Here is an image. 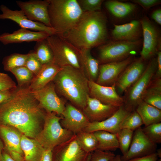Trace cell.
Instances as JSON below:
<instances>
[{
    "label": "cell",
    "instance_id": "1",
    "mask_svg": "<svg viewBox=\"0 0 161 161\" xmlns=\"http://www.w3.org/2000/svg\"><path fill=\"white\" fill-rule=\"evenodd\" d=\"M46 113L28 87H20L0 107V125L13 127L36 139L42 129Z\"/></svg>",
    "mask_w": 161,
    "mask_h": 161
},
{
    "label": "cell",
    "instance_id": "2",
    "mask_svg": "<svg viewBox=\"0 0 161 161\" xmlns=\"http://www.w3.org/2000/svg\"><path fill=\"white\" fill-rule=\"evenodd\" d=\"M107 21L101 11L84 12L75 26L61 37L79 50H90L106 42Z\"/></svg>",
    "mask_w": 161,
    "mask_h": 161
},
{
    "label": "cell",
    "instance_id": "3",
    "mask_svg": "<svg viewBox=\"0 0 161 161\" xmlns=\"http://www.w3.org/2000/svg\"><path fill=\"white\" fill-rule=\"evenodd\" d=\"M89 81L81 70L66 66L62 67L53 81L56 91L82 110L89 95Z\"/></svg>",
    "mask_w": 161,
    "mask_h": 161
},
{
    "label": "cell",
    "instance_id": "4",
    "mask_svg": "<svg viewBox=\"0 0 161 161\" xmlns=\"http://www.w3.org/2000/svg\"><path fill=\"white\" fill-rule=\"evenodd\" d=\"M51 27L61 37L76 24L83 11L76 0H49Z\"/></svg>",
    "mask_w": 161,
    "mask_h": 161
},
{
    "label": "cell",
    "instance_id": "5",
    "mask_svg": "<svg viewBox=\"0 0 161 161\" xmlns=\"http://www.w3.org/2000/svg\"><path fill=\"white\" fill-rule=\"evenodd\" d=\"M57 114L54 112H46L42 129L35 139L45 149L53 150L74 134L61 126L60 121L62 117Z\"/></svg>",
    "mask_w": 161,
    "mask_h": 161
},
{
    "label": "cell",
    "instance_id": "6",
    "mask_svg": "<svg viewBox=\"0 0 161 161\" xmlns=\"http://www.w3.org/2000/svg\"><path fill=\"white\" fill-rule=\"evenodd\" d=\"M46 39L52 51L55 64L61 68L71 66L81 70L80 50L55 35H49Z\"/></svg>",
    "mask_w": 161,
    "mask_h": 161
},
{
    "label": "cell",
    "instance_id": "7",
    "mask_svg": "<svg viewBox=\"0 0 161 161\" xmlns=\"http://www.w3.org/2000/svg\"><path fill=\"white\" fill-rule=\"evenodd\" d=\"M157 58L151 59L143 73L138 79L126 92L123 106L131 112L135 110L143 100V95L157 69Z\"/></svg>",
    "mask_w": 161,
    "mask_h": 161
},
{
    "label": "cell",
    "instance_id": "8",
    "mask_svg": "<svg viewBox=\"0 0 161 161\" xmlns=\"http://www.w3.org/2000/svg\"><path fill=\"white\" fill-rule=\"evenodd\" d=\"M142 44L141 39L134 41L112 40L99 47L98 60L102 64L121 61L135 52Z\"/></svg>",
    "mask_w": 161,
    "mask_h": 161
},
{
    "label": "cell",
    "instance_id": "9",
    "mask_svg": "<svg viewBox=\"0 0 161 161\" xmlns=\"http://www.w3.org/2000/svg\"><path fill=\"white\" fill-rule=\"evenodd\" d=\"M140 21L143 37L140 57L147 61L154 58L158 51H161L160 35L157 28L148 17L144 16Z\"/></svg>",
    "mask_w": 161,
    "mask_h": 161
},
{
    "label": "cell",
    "instance_id": "10",
    "mask_svg": "<svg viewBox=\"0 0 161 161\" xmlns=\"http://www.w3.org/2000/svg\"><path fill=\"white\" fill-rule=\"evenodd\" d=\"M32 92L40 106L46 112L62 115L66 104L57 95L53 81L41 89Z\"/></svg>",
    "mask_w": 161,
    "mask_h": 161
},
{
    "label": "cell",
    "instance_id": "11",
    "mask_svg": "<svg viewBox=\"0 0 161 161\" xmlns=\"http://www.w3.org/2000/svg\"><path fill=\"white\" fill-rule=\"evenodd\" d=\"M134 131L129 150L126 154L120 156L121 161H128L156 152L157 144L147 137L141 127Z\"/></svg>",
    "mask_w": 161,
    "mask_h": 161
},
{
    "label": "cell",
    "instance_id": "12",
    "mask_svg": "<svg viewBox=\"0 0 161 161\" xmlns=\"http://www.w3.org/2000/svg\"><path fill=\"white\" fill-rule=\"evenodd\" d=\"M89 154L80 147L74 134L69 140L53 149V161H86Z\"/></svg>",
    "mask_w": 161,
    "mask_h": 161
},
{
    "label": "cell",
    "instance_id": "13",
    "mask_svg": "<svg viewBox=\"0 0 161 161\" xmlns=\"http://www.w3.org/2000/svg\"><path fill=\"white\" fill-rule=\"evenodd\" d=\"M0 10L1 12L0 14V19L12 20L22 28L45 32L50 35L56 34L55 31L52 28L30 20L21 10H13L3 4L0 6Z\"/></svg>",
    "mask_w": 161,
    "mask_h": 161
},
{
    "label": "cell",
    "instance_id": "14",
    "mask_svg": "<svg viewBox=\"0 0 161 161\" xmlns=\"http://www.w3.org/2000/svg\"><path fill=\"white\" fill-rule=\"evenodd\" d=\"M16 3L29 19L52 27L48 10L49 0L17 1Z\"/></svg>",
    "mask_w": 161,
    "mask_h": 161
},
{
    "label": "cell",
    "instance_id": "15",
    "mask_svg": "<svg viewBox=\"0 0 161 161\" xmlns=\"http://www.w3.org/2000/svg\"><path fill=\"white\" fill-rule=\"evenodd\" d=\"M146 61L140 57L134 59L126 67L114 84L117 92H126L138 79L146 68Z\"/></svg>",
    "mask_w": 161,
    "mask_h": 161
},
{
    "label": "cell",
    "instance_id": "16",
    "mask_svg": "<svg viewBox=\"0 0 161 161\" xmlns=\"http://www.w3.org/2000/svg\"><path fill=\"white\" fill-rule=\"evenodd\" d=\"M22 134L16 128L0 125V136L4 144V149L15 161H25L20 145Z\"/></svg>",
    "mask_w": 161,
    "mask_h": 161
},
{
    "label": "cell",
    "instance_id": "17",
    "mask_svg": "<svg viewBox=\"0 0 161 161\" xmlns=\"http://www.w3.org/2000/svg\"><path fill=\"white\" fill-rule=\"evenodd\" d=\"M132 55L123 60L102 64L99 66L98 76L96 83L105 86L114 84L118 78L134 60Z\"/></svg>",
    "mask_w": 161,
    "mask_h": 161
},
{
    "label": "cell",
    "instance_id": "18",
    "mask_svg": "<svg viewBox=\"0 0 161 161\" xmlns=\"http://www.w3.org/2000/svg\"><path fill=\"white\" fill-rule=\"evenodd\" d=\"M61 116V126L75 134L83 131L90 123L82 110L72 104L66 105Z\"/></svg>",
    "mask_w": 161,
    "mask_h": 161
},
{
    "label": "cell",
    "instance_id": "19",
    "mask_svg": "<svg viewBox=\"0 0 161 161\" xmlns=\"http://www.w3.org/2000/svg\"><path fill=\"white\" fill-rule=\"evenodd\" d=\"M89 96L103 103L120 107L124 105L123 97L118 93L114 85L105 86L89 81Z\"/></svg>",
    "mask_w": 161,
    "mask_h": 161
},
{
    "label": "cell",
    "instance_id": "20",
    "mask_svg": "<svg viewBox=\"0 0 161 161\" xmlns=\"http://www.w3.org/2000/svg\"><path fill=\"white\" fill-rule=\"evenodd\" d=\"M130 112L123 105L108 118L100 122H90L83 131L92 132L104 131L117 134L121 130L123 121Z\"/></svg>",
    "mask_w": 161,
    "mask_h": 161
},
{
    "label": "cell",
    "instance_id": "21",
    "mask_svg": "<svg viewBox=\"0 0 161 161\" xmlns=\"http://www.w3.org/2000/svg\"><path fill=\"white\" fill-rule=\"evenodd\" d=\"M119 107L103 103L89 95L82 111L90 122H99L111 116Z\"/></svg>",
    "mask_w": 161,
    "mask_h": 161
},
{
    "label": "cell",
    "instance_id": "22",
    "mask_svg": "<svg viewBox=\"0 0 161 161\" xmlns=\"http://www.w3.org/2000/svg\"><path fill=\"white\" fill-rule=\"evenodd\" d=\"M111 35L113 40L134 41L140 39L142 35L140 20H133L120 25L114 24Z\"/></svg>",
    "mask_w": 161,
    "mask_h": 161
},
{
    "label": "cell",
    "instance_id": "23",
    "mask_svg": "<svg viewBox=\"0 0 161 161\" xmlns=\"http://www.w3.org/2000/svg\"><path fill=\"white\" fill-rule=\"evenodd\" d=\"M50 35L44 32L33 31L21 28L11 33L0 35V42L4 45L23 42L38 41L46 39Z\"/></svg>",
    "mask_w": 161,
    "mask_h": 161
},
{
    "label": "cell",
    "instance_id": "24",
    "mask_svg": "<svg viewBox=\"0 0 161 161\" xmlns=\"http://www.w3.org/2000/svg\"><path fill=\"white\" fill-rule=\"evenodd\" d=\"M54 62L42 65V68L28 87L32 92L39 90L52 81L57 73L62 69Z\"/></svg>",
    "mask_w": 161,
    "mask_h": 161
},
{
    "label": "cell",
    "instance_id": "25",
    "mask_svg": "<svg viewBox=\"0 0 161 161\" xmlns=\"http://www.w3.org/2000/svg\"><path fill=\"white\" fill-rule=\"evenodd\" d=\"M20 145L25 161H40L45 149L36 139L30 138L22 134Z\"/></svg>",
    "mask_w": 161,
    "mask_h": 161
},
{
    "label": "cell",
    "instance_id": "26",
    "mask_svg": "<svg viewBox=\"0 0 161 161\" xmlns=\"http://www.w3.org/2000/svg\"><path fill=\"white\" fill-rule=\"evenodd\" d=\"M90 50H80L81 70L89 80L96 82L99 74L100 62L92 55Z\"/></svg>",
    "mask_w": 161,
    "mask_h": 161
},
{
    "label": "cell",
    "instance_id": "27",
    "mask_svg": "<svg viewBox=\"0 0 161 161\" xmlns=\"http://www.w3.org/2000/svg\"><path fill=\"white\" fill-rule=\"evenodd\" d=\"M105 6L114 17L119 19L126 18L136 10L137 4L130 2H124L115 0H109L105 2Z\"/></svg>",
    "mask_w": 161,
    "mask_h": 161
},
{
    "label": "cell",
    "instance_id": "28",
    "mask_svg": "<svg viewBox=\"0 0 161 161\" xmlns=\"http://www.w3.org/2000/svg\"><path fill=\"white\" fill-rule=\"evenodd\" d=\"M135 110L141 117L145 126L161 122V110L143 100L139 103Z\"/></svg>",
    "mask_w": 161,
    "mask_h": 161
},
{
    "label": "cell",
    "instance_id": "29",
    "mask_svg": "<svg viewBox=\"0 0 161 161\" xmlns=\"http://www.w3.org/2000/svg\"><path fill=\"white\" fill-rule=\"evenodd\" d=\"M143 100L161 110V78L153 77L143 95Z\"/></svg>",
    "mask_w": 161,
    "mask_h": 161
},
{
    "label": "cell",
    "instance_id": "30",
    "mask_svg": "<svg viewBox=\"0 0 161 161\" xmlns=\"http://www.w3.org/2000/svg\"><path fill=\"white\" fill-rule=\"evenodd\" d=\"M94 133L98 142V149L112 151L119 148L117 134L104 131H98Z\"/></svg>",
    "mask_w": 161,
    "mask_h": 161
},
{
    "label": "cell",
    "instance_id": "31",
    "mask_svg": "<svg viewBox=\"0 0 161 161\" xmlns=\"http://www.w3.org/2000/svg\"><path fill=\"white\" fill-rule=\"evenodd\" d=\"M75 135L78 143L86 153H91L98 149V142L94 132L83 131Z\"/></svg>",
    "mask_w": 161,
    "mask_h": 161
},
{
    "label": "cell",
    "instance_id": "32",
    "mask_svg": "<svg viewBox=\"0 0 161 161\" xmlns=\"http://www.w3.org/2000/svg\"><path fill=\"white\" fill-rule=\"evenodd\" d=\"M46 39L36 42L34 50L32 51L42 65L54 62V57L52 51Z\"/></svg>",
    "mask_w": 161,
    "mask_h": 161
},
{
    "label": "cell",
    "instance_id": "33",
    "mask_svg": "<svg viewBox=\"0 0 161 161\" xmlns=\"http://www.w3.org/2000/svg\"><path fill=\"white\" fill-rule=\"evenodd\" d=\"M29 55V53L24 54L16 53L5 57L2 61L4 69L10 72L13 69L24 66Z\"/></svg>",
    "mask_w": 161,
    "mask_h": 161
},
{
    "label": "cell",
    "instance_id": "34",
    "mask_svg": "<svg viewBox=\"0 0 161 161\" xmlns=\"http://www.w3.org/2000/svg\"><path fill=\"white\" fill-rule=\"evenodd\" d=\"M10 72L16 77L18 85L20 87H22L25 84L30 83L35 76L25 66L13 69Z\"/></svg>",
    "mask_w": 161,
    "mask_h": 161
},
{
    "label": "cell",
    "instance_id": "35",
    "mask_svg": "<svg viewBox=\"0 0 161 161\" xmlns=\"http://www.w3.org/2000/svg\"><path fill=\"white\" fill-rule=\"evenodd\" d=\"M134 131L127 129H121L117 134L119 144V148L123 155L129 150L133 137Z\"/></svg>",
    "mask_w": 161,
    "mask_h": 161
},
{
    "label": "cell",
    "instance_id": "36",
    "mask_svg": "<svg viewBox=\"0 0 161 161\" xmlns=\"http://www.w3.org/2000/svg\"><path fill=\"white\" fill-rule=\"evenodd\" d=\"M143 124L142 120L135 110L130 112L124 120L120 128L127 129L134 131Z\"/></svg>",
    "mask_w": 161,
    "mask_h": 161
},
{
    "label": "cell",
    "instance_id": "37",
    "mask_svg": "<svg viewBox=\"0 0 161 161\" xmlns=\"http://www.w3.org/2000/svg\"><path fill=\"white\" fill-rule=\"evenodd\" d=\"M143 131L147 137L156 144L161 143V123H154L142 128Z\"/></svg>",
    "mask_w": 161,
    "mask_h": 161
},
{
    "label": "cell",
    "instance_id": "38",
    "mask_svg": "<svg viewBox=\"0 0 161 161\" xmlns=\"http://www.w3.org/2000/svg\"><path fill=\"white\" fill-rule=\"evenodd\" d=\"M103 0H79L78 1L83 12L100 11Z\"/></svg>",
    "mask_w": 161,
    "mask_h": 161
},
{
    "label": "cell",
    "instance_id": "39",
    "mask_svg": "<svg viewBox=\"0 0 161 161\" xmlns=\"http://www.w3.org/2000/svg\"><path fill=\"white\" fill-rule=\"evenodd\" d=\"M34 75H37L40 71L42 65L32 51L29 53V56L24 66Z\"/></svg>",
    "mask_w": 161,
    "mask_h": 161
},
{
    "label": "cell",
    "instance_id": "40",
    "mask_svg": "<svg viewBox=\"0 0 161 161\" xmlns=\"http://www.w3.org/2000/svg\"><path fill=\"white\" fill-rule=\"evenodd\" d=\"M115 155L112 151L97 149L91 153L89 161H110Z\"/></svg>",
    "mask_w": 161,
    "mask_h": 161
},
{
    "label": "cell",
    "instance_id": "41",
    "mask_svg": "<svg viewBox=\"0 0 161 161\" xmlns=\"http://www.w3.org/2000/svg\"><path fill=\"white\" fill-rule=\"evenodd\" d=\"M16 88L15 83L7 74L0 72V91Z\"/></svg>",
    "mask_w": 161,
    "mask_h": 161
},
{
    "label": "cell",
    "instance_id": "42",
    "mask_svg": "<svg viewBox=\"0 0 161 161\" xmlns=\"http://www.w3.org/2000/svg\"><path fill=\"white\" fill-rule=\"evenodd\" d=\"M131 2L142 7L145 10H148L152 7L160 4V0H132Z\"/></svg>",
    "mask_w": 161,
    "mask_h": 161
},
{
    "label": "cell",
    "instance_id": "43",
    "mask_svg": "<svg viewBox=\"0 0 161 161\" xmlns=\"http://www.w3.org/2000/svg\"><path fill=\"white\" fill-rule=\"evenodd\" d=\"M16 89L0 91V107L11 97Z\"/></svg>",
    "mask_w": 161,
    "mask_h": 161
},
{
    "label": "cell",
    "instance_id": "44",
    "mask_svg": "<svg viewBox=\"0 0 161 161\" xmlns=\"http://www.w3.org/2000/svg\"><path fill=\"white\" fill-rule=\"evenodd\" d=\"M158 158L155 152L146 156L133 158L128 161H157Z\"/></svg>",
    "mask_w": 161,
    "mask_h": 161
},
{
    "label": "cell",
    "instance_id": "45",
    "mask_svg": "<svg viewBox=\"0 0 161 161\" xmlns=\"http://www.w3.org/2000/svg\"><path fill=\"white\" fill-rule=\"evenodd\" d=\"M156 55L157 69L154 77L156 78H161V51H158Z\"/></svg>",
    "mask_w": 161,
    "mask_h": 161
},
{
    "label": "cell",
    "instance_id": "46",
    "mask_svg": "<svg viewBox=\"0 0 161 161\" xmlns=\"http://www.w3.org/2000/svg\"><path fill=\"white\" fill-rule=\"evenodd\" d=\"M40 161H53V150L51 149H45Z\"/></svg>",
    "mask_w": 161,
    "mask_h": 161
},
{
    "label": "cell",
    "instance_id": "47",
    "mask_svg": "<svg viewBox=\"0 0 161 161\" xmlns=\"http://www.w3.org/2000/svg\"><path fill=\"white\" fill-rule=\"evenodd\" d=\"M151 18L157 24L161 25V9H157L154 11L151 14Z\"/></svg>",
    "mask_w": 161,
    "mask_h": 161
},
{
    "label": "cell",
    "instance_id": "48",
    "mask_svg": "<svg viewBox=\"0 0 161 161\" xmlns=\"http://www.w3.org/2000/svg\"><path fill=\"white\" fill-rule=\"evenodd\" d=\"M2 161H15L6 152H3Z\"/></svg>",
    "mask_w": 161,
    "mask_h": 161
},
{
    "label": "cell",
    "instance_id": "49",
    "mask_svg": "<svg viewBox=\"0 0 161 161\" xmlns=\"http://www.w3.org/2000/svg\"><path fill=\"white\" fill-rule=\"evenodd\" d=\"M3 148V145L0 138V161H2V150Z\"/></svg>",
    "mask_w": 161,
    "mask_h": 161
},
{
    "label": "cell",
    "instance_id": "50",
    "mask_svg": "<svg viewBox=\"0 0 161 161\" xmlns=\"http://www.w3.org/2000/svg\"><path fill=\"white\" fill-rule=\"evenodd\" d=\"M110 161H121L120 156L119 154L115 155V157Z\"/></svg>",
    "mask_w": 161,
    "mask_h": 161
},
{
    "label": "cell",
    "instance_id": "51",
    "mask_svg": "<svg viewBox=\"0 0 161 161\" xmlns=\"http://www.w3.org/2000/svg\"><path fill=\"white\" fill-rule=\"evenodd\" d=\"M158 157L161 158V149L159 148L157 150V152H156Z\"/></svg>",
    "mask_w": 161,
    "mask_h": 161
},
{
    "label": "cell",
    "instance_id": "52",
    "mask_svg": "<svg viewBox=\"0 0 161 161\" xmlns=\"http://www.w3.org/2000/svg\"><path fill=\"white\" fill-rule=\"evenodd\" d=\"M91 153H89L88 156V157L86 161H89Z\"/></svg>",
    "mask_w": 161,
    "mask_h": 161
},
{
    "label": "cell",
    "instance_id": "53",
    "mask_svg": "<svg viewBox=\"0 0 161 161\" xmlns=\"http://www.w3.org/2000/svg\"><path fill=\"white\" fill-rule=\"evenodd\" d=\"M158 161H161V159L160 158V159H158Z\"/></svg>",
    "mask_w": 161,
    "mask_h": 161
}]
</instances>
